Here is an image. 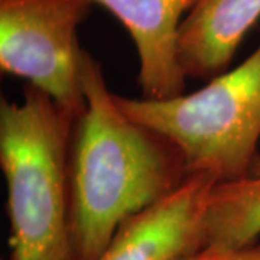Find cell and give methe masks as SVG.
I'll use <instances>...</instances> for the list:
<instances>
[{"label": "cell", "mask_w": 260, "mask_h": 260, "mask_svg": "<svg viewBox=\"0 0 260 260\" xmlns=\"http://www.w3.org/2000/svg\"><path fill=\"white\" fill-rule=\"evenodd\" d=\"M81 85L68 155L71 236L77 260H97L121 224L172 194L188 171L175 145L121 112L87 51Z\"/></svg>", "instance_id": "obj_1"}, {"label": "cell", "mask_w": 260, "mask_h": 260, "mask_svg": "<svg viewBox=\"0 0 260 260\" xmlns=\"http://www.w3.org/2000/svg\"><path fill=\"white\" fill-rule=\"evenodd\" d=\"M73 124L34 85L0 104V167L6 181L10 260H77L68 155Z\"/></svg>", "instance_id": "obj_2"}, {"label": "cell", "mask_w": 260, "mask_h": 260, "mask_svg": "<svg viewBox=\"0 0 260 260\" xmlns=\"http://www.w3.org/2000/svg\"><path fill=\"white\" fill-rule=\"evenodd\" d=\"M114 100L127 117L179 149L188 175L239 181L250 177L260 156V44L237 68L194 93L164 100L114 94Z\"/></svg>", "instance_id": "obj_3"}, {"label": "cell", "mask_w": 260, "mask_h": 260, "mask_svg": "<svg viewBox=\"0 0 260 260\" xmlns=\"http://www.w3.org/2000/svg\"><path fill=\"white\" fill-rule=\"evenodd\" d=\"M90 0H0V70L25 78L55 103L73 126L85 100L78 28Z\"/></svg>", "instance_id": "obj_4"}, {"label": "cell", "mask_w": 260, "mask_h": 260, "mask_svg": "<svg viewBox=\"0 0 260 260\" xmlns=\"http://www.w3.org/2000/svg\"><path fill=\"white\" fill-rule=\"evenodd\" d=\"M218 181L189 174L171 195L127 218L97 260H179L207 247L205 214Z\"/></svg>", "instance_id": "obj_5"}, {"label": "cell", "mask_w": 260, "mask_h": 260, "mask_svg": "<svg viewBox=\"0 0 260 260\" xmlns=\"http://www.w3.org/2000/svg\"><path fill=\"white\" fill-rule=\"evenodd\" d=\"M112 12L129 32L139 55L143 99L164 100L185 91L178 62V35L197 0H90Z\"/></svg>", "instance_id": "obj_6"}, {"label": "cell", "mask_w": 260, "mask_h": 260, "mask_svg": "<svg viewBox=\"0 0 260 260\" xmlns=\"http://www.w3.org/2000/svg\"><path fill=\"white\" fill-rule=\"evenodd\" d=\"M259 19L260 0H197L178 35V62L185 77L213 80L225 73Z\"/></svg>", "instance_id": "obj_7"}, {"label": "cell", "mask_w": 260, "mask_h": 260, "mask_svg": "<svg viewBox=\"0 0 260 260\" xmlns=\"http://www.w3.org/2000/svg\"><path fill=\"white\" fill-rule=\"evenodd\" d=\"M207 246L243 249L260 237V177L217 182L205 214Z\"/></svg>", "instance_id": "obj_8"}, {"label": "cell", "mask_w": 260, "mask_h": 260, "mask_svg": "<svg viewBox=\"0 0 260 260\" xmlns=\"http://www.w3.org/2000/svg\"><path fill=\"white\" fill-rule=\"evenodd\" d=\"M179 260H260V243L233 250L207 246L200 251H195Z\"/></svg>", "instance_id": "obj_9"}, {"label": "cell", "mask_w": 260, "mask_h": 260, "mask_svg": "<svg viewBox=\"0 0 260 260\" xmlns=\"http://www.w3.org/2000/svg\"><path fill=\"white\" fill-rule=\"evenodd\" d=\"M250 177H260V156L256 160V164H254V167L251 169V174Z\"/></svg>", "instance_id": "obj_10"}]
</instances>
